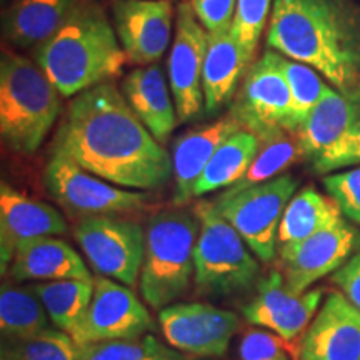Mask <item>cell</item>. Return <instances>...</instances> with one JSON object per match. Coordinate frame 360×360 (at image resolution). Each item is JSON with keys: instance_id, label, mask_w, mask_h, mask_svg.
I'll return each mask as SVG.
<instances>
[{"instance_id": "12", "label": "cell", "mask_w": 360, "mask_h": 360, "mask_svg": "<svg viewBox=\"0 0 360 360\" xmlns=\"http://www.w3.org/2000/svg\"><path fill=\"white\" fill-rule=\"evenodd\" d=\"M154 328V319L139 297L109 277L94 281V295L74 340L79 345L139 339Z\"/></svg>"}, {"instance_id": "29", "label": "cell", "mask_w": 360, "mask_h": 360, "mask_svg": "<svg viewBox=\"0 0 360 360\" xmlns=\"http://www.w3.org/2000/svg\"><path fill=\"white\" fill-rule=\"evenodd\" d=\"M302 155V147H300L295 132L285 130V132L272 135L260 143L259 154L255 155L244 177L233 184L232 187H229L227 191L238 192L247 187L269 182V180L278 177V174L285 172Z\"/></svg>"}, {"instance_id": "4", "label": "cell", "mask_w": 360, "mask_h": 360, "mask_svg": "<svg viewBox=\"0 0 360 360\" xmlns=\"http://www.w3.org/2000/svg\"><path fill=\"white\" fill-rule=\"evenodd\" d=\"M60 109V92L37 64L19 53H2L0 134L12 152H37Z\"/></svg>"}, {"instance_id": "39", "label": "cell", "mask_w": 360, "mask_h": 360, "mask_svg": "<svg viewBox=\"0 0 360 360\" xmlns=\"http://www.w3.org/2000/svg\"><path fill=\"white\" fill-rule=\"evenodd\" d=\"M299 360H315L312 355H310L309 352H305V350L300 349V355H299Z\"/></svg>"}, {"instance_id": "16", "label": "cell", "mask_w": 360, "mask_h": 360, "mask_svg": "<svg viewBox=\"0 0 360 360\" xmlns=\"http://www.w3.org/2000/svg\"><path fill=\"white\" fill-rule=\"evenodd\" d=\"M322 302V289L294 294L281 270H270L257 281V294L244 307V317L252 326L276 332L283 340L294 342L304 334Z\"/></svg>"}, {"instance_id": "30", "label": "cell", "mask_w": 360, "mask_h": 360, "mask_svg": "<svg viewBox=\"0 0 360 360\" xmlns=\"http://www.w3.org/2000/svg\"><path fill=\"white\" fill-rule=\"evenodd\" d=\"M79 355L80 360H200L167 347L148 334L139 339L79 345Z\"/></svg>"}, {"instance_id": "35", "label": "cell", "mask_w": 360, "mask_h": 360, "mask_svg": "<svg viewBox=\"0 0 360 360\" xmlns=\"http://www.w3.org/2000/svg\"><path fill=\"white\" fill-rule=\"evenodd\" d=\"M290 342L277 334L254 328L245 332L238 345L240 360H292L289 354Z\"/></svg>"}, {"instance_id": "34", "label": "cell", "mask_w": 360, "mask_h": 360, "mask_svg": "<svg viewBox=\"0 0 360 360\" xmlns=\"http://www.w3.org/2000/svg\"><path fill=\"white\" fill-rule=\"evenodd\" d=\"M322 184L339 205L340 212L352 222L360 224V167L327 175Z\"/></svg>"}, {"instance_id": "18", "label": "cell", "mask_w": 360, "mask_h": 360, "mask_svg": "<svg viewBox=\"0 0 360 360\" xmlns=\"http://www.w3.org/2000/svg\"><path fill=\"white\" fill-rule=\"evenodd\" d=\"M300 349L315 360H360V309L340 292L328 295Z\"/></svg>"}, {"instance_id": "17", "label": "cell", "mask_w": 360, "mask_h": 360, "mask_svg": "<svg viewBox=\"0 0 360 360\" xmlns=\"http://www.w3.org/2000/svg\"><path fill=\"white\" fill-rule=\"evenodd\" d=\"M67 232L65 219L45 202L2 182L0 187V265L6 276L17 247L39 237H56Z\"/></svg>"}, {"instance_id": "5", "label": "cell", "mask_w": 360, "mask_h": 360, "mask_svg": "<svg viewBox=\"0 0 360 360\" xmlns=\"http://www.w3.org/2000/svg\"><path fill=\"white\" fill-rule=\"evenodd\" d=\"M199 232L200 220L188 210H165L148 220L141 294L152 309L169 307L191 289Z\"/></svg>"}, {"instance_id": "38", "label": "cell", "mask_w": 360, "mask_h": 360, "mask_svg": "<svg viewBox=\"0 0 360 360\" xmlns=\"http://www.w3.org/2000/svg\"><path fill=\"white\" fill-rule=\"evenodd\" d=\"M332 282L350 304L360 309V250L334 272Z\"/></svg>"}, {"instance_id": "25", "label": "cell", "mask_w": 360, "mask_h": 360, "mask_svg": "<svg viewBox=\"0 0 360 360\" xmlns=\"http://www.w3.org/2000/svg\"><path fill=\"white\" fill-rule=\"evenodd\" d=\"M260 139L250 130H238L217 148L204 172L193 187V197L229 188L244 177L255 155L259 154Z\"/></svg>"}, {"instance_id": "24", "label": "cell", "mask_w": 360, "mask_h": 360, "mask_svg": "<svg viewBox=\"0 0 360 360\" xmlns=\"http://www.w3.org/2000/svg\"><path fill=\"white\" fill-rule=\"evenodd\" d=\"M360 120V102L328 87L297 130L304 157L315 159L337 143Z\"/></svg>"}, {"instance_id": "6", "label": "cell", "mask_w": 360, "mask_h": 360, "mask_svg": "<svg viewBox=\"0 0 360 360\" xmlns=\"http://www.w3.org/2000/svg\"><path fill=\"white\" fill-rule=\"evenodd\" d=\"M193 212L200 220L193 252L197 292L207 297H227L250 289L260 274L257 255L217 212L214 202H199Z\"/></svg>"}, {"instance_id": "7", "label": "cell", "mask_w": 360, "mask_h": 360, "mask_svg": "<svg viewBox=\"0 0 360 360\" xmlns=\"http://www.w3.org/2000/svg\"><path fill=\"white\" fill-rule=\"evenodd\" d=\"M299 187L294 175L283 174L247 187L244 191H225L214 202L217 212L232 225L262 262L269 264L276 257L278 225L283 210Z\"/></svg>"}, {"instance_id": "26", "label": "cell", "mask_w": 360, "mask_h": 360, "mask_svg": "<svg viewBox=\"0 0 360 360\" xmlns=\"http://www.w3.org/2000/svg\"><path fill=\"white\" fill-rule=\"evenodd\" d=\"M340 220L342 212L335 200L307 187L292 197L283 210L278 225V244L281 247L295 244Z\"/></svg>"}, {"instance_id": "1", "label": "cell", "mask_w": 360, "mask_h": 360, "mask_svg": "<svg viewBox=\"0 0 360 360\" xmlns=\"http://www.w3.org/2000/svg\"><path fill=\"white\" fill-rule=\"evenodd\" d=\"M52 154L129 191H157L174 174L172 157L135 115L124 94L109 82L72 101L53 139Z\"/></svg>"}, {"instance_id": "36", "label": "cell", "mask_w": 360, "mask_h": 360, "mask_svg": "<svg viewBox=\"0 0 360 360\" xmlns=\"http://www.w3.org/2000/svg\"><path fill=\"white\" fill-rule=\"evenodd\" d=\"M360 162V120L339 142L314 159V169L319 174L334 172Z\"/></svg>"}, {"instance_id": "33", "label": "cell", "mask_w": 360, "mask_h": 360, "mask_svg": "<svg viewBox=\"0 0 360 360\" xmlns=\"http://www.w3.org/2000/svg\"><path fill=\"white\" fill-rule=\"evenodd\" d=\"M272 7L274 0H237L231 32L250 65L257 52L260 35L265 25H269Z\"/></svg>"}, {"instance_id": "22", "label": "cell", "mask_w": 360, "mask_h": 360, "mask_svg": "<svg viewBox=\"0 0 360 360\" xmlns=\"http://www.w3.org/2000/svg\"><path fill=\"white\" fill-rule=\"evenodd\" d=\"M80 4L82 0H15L4 17V37L17 49H37Z\"/></svg>"}, {"instance_id": "32", "label": "cell", "mask_w": 360, "mask_h": 360, "mask_svg": "<svg viewBox=\"0 0 360 360\" xmlns=\"http://www.w3.org/2000/svg\"><path fill=\"white\" fill-rule=\"evenodd\" d=\"M282 70L292 96V132H297L330 85L314 67L294 58L282 56Z\"/></svg>"}, {"instance_id": "21", "label": "cell", "mask_w": 360, "mask_h": 360, "mask_svg": "<svg viewBox=\"0 0 360 360\" xmlns=\"http://www.w3.org/2000/svg\"><path fill=\"white\" fill-rule=\"evenodd\" d=\"M122 94L148 132L160 143L167 141L179 115L162 67L150 64L134 69L124 79Z\"/></svg>"}, {"instance_id": "14", "label": "cell", "mask_w": 360, "mask_h": 360, "mask_svg": "<svg viewBox=\"0 0 360 360\" xmlns=\"http://www.w3.org/2000/svg\"><path fill=\"white\" fill-rule=\"evenodd\" d=\"M357 232L344 220L295 244L281 247L282 274L294 294H305L315 282L347 262Z\"/></svg>"}, {"instance_id": "10", "label": "cell", "mask_w": 360, "mask_h": 360, "mask_svg": "<svg viewBox=\"0 0 360 360\" xmlns=\"http://www.w3.org/2000/svg\"><path fill=\"white\" fill-rule=\"evenodd\" d=\"M74 237L96 272L127 287L137 283L146 254V231L141 225L96 215L80 219Z\"/></svg>"}, {"instance_id": "2", "label": "cell", "mask_w": 360, "mask_h": 360, "mask_svg": "<svg viewBox=\"0 0 360 360\" xmlns=\"http://www.w3.org/2000/svg\"><path fill=\"white\" fill-rule=\"evenodd\" d=\"M269 49L314 67L345 97L360 102V4L274 0Z\"/></svg>"}, {"instance_id": "20", "label": "cell", "mask_w": 360, "mask_h": 360, "mask_svg": "<svg viewBox=\"0 0 360 360\" xmlns=\"http://www.w3.org/2000/svg\"><path fill=\"white\" fill-rule=\"evenodd\" d=\"M8 274L15 281H94L74 247L57 237H39L20 244Z\"/></svg>"}, {"instance_id": "13", "label": "cell", "mask_w": 360, "mask_h": 360, "mask_svg": "<svg viewBox=\"0 0 360 360\" xmlns=\"http://www.w3.org/2000/svg\"><path fill=\"white\" fill-rule=\"evenodd\" d=\"M159 323L170 347L197 359L227 354L240 321L231 310L204 302L172 304L159 312Z\"/></svg>"}, {"instance_id": "37", "label": "cell", "mask_w": 360, "mask_h": 360, "mask_svg": "<svg viewBox=\"0 0 360 360\" xmlns=\"http://www.w3.org/2000/svg\"><path fill=\"white\" fill-rule=\"evenodd\" d=\"M191 6L207 32H219L232 27L237 0H191Z\"/></svg>"}, {"instance_id": "8", "label": "cell", "mask_w": 360, "mask_h": 360, "mask_svg": "<svg viewBox=\"0 0 360 360\" xmlns=\"http://www.w3.org/2000/svg\"><path fill=\"white\" fill-rule=\"evenodd\" d=\"M44 184L57 204L79 219L137 212L146 209L150 199L146 192L117 187L58 154L49 160Z\"/></svg>"}, {"instance_id": "11", "label": "cell", "mask_w": 360, "mask_h": 360, "mask_svg": "<svg viewBox=\"0 0 360 360\" xmlns=\"http://www.w3.org/2000/svg\"><path fill=\"white\" fill-rule=\"evenodd\" d=\"M209 47V32L197 20L191 2L177 7L175 35L169 53V87L172 92L179 122H188L205 107L204 64Z\"/></svg>"}, {"instance_id": "3", "label": "cell", "mask_w": 360, "mask_h": 360, "mask_svg": "<svg viewBox=\"0 0 360 360\" xmlns=\"http://www.w3.org/2000/svg\"><path fill=\"white\" fill-rule=\"evenodd\" d=\"M34 57L62 97L105 84L122 74L127 60L114 24L94 0H82L69 20L34 49Z\"/></svg>"}, {"instance_id": "28", "label": "cell", "mask_w": 360, "mask_h": 360, "mask_svg": "<svg viewBox=\"0 0 360 360\" xmlns=\"http://www.w3.org/2000/svg\"><path fill=\"white\" fill-rule=\"evenodd\" d=\"M51 328V319L32 287L22 289L2 283L0 330L2 339H29Z\"/></svg>"}, {"instance_id": "31", "label": "cell", "mask_w": 360, "mask_h": 360, "mask_svg": "<svg viewBox=\"0 0 360 360\" xmlns=\"http://www.w3.org/2000/svg\"><path fill=\"white\" fill-rule=\"evenodd\" d=\"M2 360H80L74 337L51 327L29 339H4Z\"/></svg>"}, {"instance_id": "15", "label": "cell", "mask_w": 360, "mask_h": 360, "mask_svg": "<svg viewBox=\"0 0 360 360\" xmlns=\"http://www.w3.org/2000/svg\"><path fill=\"white\" fill-rule=\"evenodd\" d=\"M170 0H114L112 24L127 60L135 65L157 64L172 34Z\"/></svg>"}, {"instance_id": "9", "label": "cell", "mask_w": 360, "mask_h": 360, "mask_svg": "<svg viewBox=\"0 0 360 360\" xmlns=\"http://www.w3.org/2000/svg\"><path fill=\"white\" fill-rule=\"evenodd\" d=\"M231 115L259 135L260 142L285 130L292 132V96L282 70V53L269 49L249 67Z\"/></svg>"}, {"instance_id": "19", "label": "cell", "mask_w": 360, "mask_h": 360, "mask_svg": "<svg viewBox=\"0 0 360 360\" xmlns=\"http://www.w3.org/2000/svg\"><path fill=\"white\" fill-rule=\"evenodd\" d=\"M242 129L240 122L229 114L212 124L191 130L175 141L172 148L175 204H186L192 199L193 187L217 148Z\"/></svg>"}, {"instance_id": "27", "label": "cell", "mask_w": 360, "mask_h": 360, "mask_svg": "<svg viewBox=\"0 0 360 360\" xmlns=\"http://www.w3.org/2000/svg\"><path fill=\"white\" fill-rule=\"evenodd\" d=\"M94 281L37 282L32 290L44 304L53 327L74 337L92 300Z\"/></svg>"}, {"instance_id": "23", "label": "cell", "mask_w": 360, "mask_h": 360, "mask_svg": "<svg viewBox=\"0 0 360 360\" xmlns=\"http://www.w3.org/2000/svg\"><path fill=\"white\" fill-rule=\"evenodd\" d=\"M249 60L233 39L231 29L209 32L204 64V98L205 114L212 115L222 109L237 94L240 79L249 70Z\"/></svg>"}]
</instances>
